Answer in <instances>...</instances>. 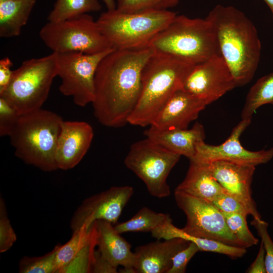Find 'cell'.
Returning a JSON list of instances; mask_svg holds the SVG:
<instances>
[{"mask_svg":"<svg viewBox=\"0 0 273 273\" xmlns=\"http://www.w3.org/2000/svg\"><path fill=\"white\" fill-rule=\"evenodd\" d=\"M206 106L200 99L179 89L166 102L150 126L158 130L187 128Z\"/></svg>","mask_w":273,"mask_h":273,"instance_id":"ac0fdd59","label":"cell"},{"mask_svg":"<svg viewBox=\"0 0 273 273\" xmlns=\"http://www.w3.org/2000/svg\"><path fill=\"white\" fill-rule=\"evenodd\" d=\"M172 221L168 214L156 212L144 207L127 221L114 226L121 234L126 232H152L163 225Z\"/></svg>","mask_w":273,"mask_h":273,"instance_id":"d4e9b609","label":"cell"},{"mask_svg":"<svg viewBox=\"0 0 273 273\" xmlns=\"http://www.w3.org/2000/svg\"><path fill=\"white\" fill-rule=\"evenodd\" d=\"M200 251L198 246L193 242L178 252L172 258V265L167 273H185L188 263L192 258Z\"/></svg>","mask_w":273,"mask_h":273,"instance_id":"e575fe53","label":"cell"},{"mask_svg":"<svg viewBox=\"0 0 273 273\" xmlns=\"http://www.w3.org/2000/svg\"><path fill=\"white\" fill-rule=\"evenodd\" d=\"M56 246L51 252L39 257L25 256L19 263L20 273H54L56 272Z\"/></svg>","mask_w":273,"mask_h":273,"instance_id":"f546056e","label":"cell"},{"mask_svg":"<svg viewBox=\"0 0 273 273\" xmlns=\"http://www.w3.org/2000/svg\"><path fill=\"white\" fill-rule=\"evenodd\" d=\"M39 35L53 52L94 54L114 49L101 31L97 21L87 14L62 21L48 22Z\"/></svg>","mask_w":273,"mask_h":273,"instance_id":"ba28073f","label":"cell"},{"mask_svg":"<svg viewBox=\"0 0 273 273\" xmlns=\"http://www.w3.org/2000/svg\"><path fill=\"white\" fill-rule=\"evenodd\" d=\"M101 9L98 0H57L47 19L48 22H60Z\"/></svg>","mask_w":273,"mask_h":273,"instance_id":"4316f807","label":"cell"},{"mask_svg":"<svg viewBox=\"0 0 273 273\" xmlns=\"http://www.w3.org/2000/svg\"><path fill=\"white\" fill-rule=\"evenodd\" d=\"M177 14L169 10L125 13L107 10L97 23L104 35L116 50H140L165 28Z\"/></svg>","mask_w":273,"mask_h":273,"instance_id":"8992f818","label":"cell"},{"mask_svg":"<svg viewBox=\"0 0 273 273\" xmlns=\"http://www.w3.org/2000/svg\"><path fill=\"white\" fill-rule=\"evenodd\" d=\"M179 0H117L116 9L125 13L162 11L175 7Z\"/></svg>","mask_w":273,"mask_h":273,"instance_id":"83f0119b","label":"cell"},{"mask_svg":"<svg viewBox=\"0 0 273 273\" xmlns=\"http://www.w3.org/2000/svg\"><path fill=\"white\" fill-rule=\"evenodd\" d=\"M248 273H266L265 263V250L262 242L260 245L259 249L257 256L247 269Z\"/></svg>","mask_w":273,"mask_h":273,"instance_id":"8d00e7d4","label":"cell"},{"mask_svg":"<svg viewBox=\"0 0 273 273\" xmlns=\"http://www.w3.org/2000/svg\"><path fill=\"white\" fill-rule=\"evenodd\" d=\"M114 49L94 54L78 52L57 53V76L61 80L60 92L65 96L71 97L74 104L78 106L84 107L92 103L98 66Z\"/></svg>","mask_w":273,"mask_h":273,"instance_id":"30bf717a","label":"cell"},{"mask_svg":"<svg viewBox=\"0 0 273 273\" xmlns=\"http://www.w3.org/2000/svg\"><path fill=\"white\" fill-rule=\"evenodd\" d=\"M105 4L107 10H113L116 9V5L114 0H102Z\"/></svg>","mask_w":273,"mask_h":273,"instance_id":"74e56055","label":"cell"},{"mask_svg":"<svg viewBox=\"0 0 273 273\" xmlns=\"http://www.w3.org/2000/svg\"><path fill=\"white\" fill-rule=\"evenodd\" d=\"M189 243L176 238L163 241L158 240L137 247L134 252V273H167L172 258Z\"/></svg>","mask_w":273,"mask_h":273,"instance_id":"d6986e66","label":"cell"},{"mask_svg":"<svg viewBox=\"0 0 273 273\" xmlns=\"http://www.w3.org/2000/svg\"><path fill=\"white\" fill-rule=\"evenodd\" d=\"M232 74L220 55L195 65L182 88L209 105L236 87Z\"/></svg>","mask_w":273,"mask_h":273,"instance_id":"7c38bea8","label":"cell"},{"mask_svg":"<svg viewBox=\"0 0 273 273\" xmlns=\"http://www.w3.org/2000/svg\"><path fill=\"white\" fill-rule=\"evenodd\" d=\"M95 222L97 231L98 251L95 252L94 272H117L118 266L124 272L133 271L134 252L131 245L115 229L112 223L105 220Z\"/></svg>","mask_w":273,"mask_h":273,"instance_id":"9a60e30c","label":"cell"},{"mask_svg":"<svg viewBox=\"0 0 273 273\" xmlns=\"http://www.w3.org/2000/svg\"><path fill=\"white\" fill-rule=\"evenodd\" d=\"M222 213L230 230L243 247L247 248L258 244V240L249 229L247 221L248 215L239 213Z\"/></svg>","mask_w":273,"mask_h":273,"instance_id":"f1b7e54d","label":"cell"},{"mask_svg":"<svg viewBox=\"0 0 273 273\" xmlns=\"http://www.w3.org/2000/svg\"><path fill=\"white\" fill-rule=\"evenodd\" d=\"M17 240L15 232L8 216L4 199H0V252L9 250Z\"/></svg>","mask_w":273,"mask_h":273,"instance_id":"4dcf8cb0","label":"cell"},{"mask_svg":"<svg viewBox=\"0 0 273 273\" xmlns=\"http://www.w3.org/2000/svg\"><path fill=\"white\" fill-rule=\"evenodd\" d=\"M133 192L129 186H114L85 199L71 217V230L74 232L83 225L89 228L98 220L115 224Z\"/></svg>","mask_w":273,"mask_h":273,"instance_id":"4fadbf2b","label":"cell"},{"mask_svg":"<svg viewBox=\"0 0 273 273\" xmlns=\"http://www.w3.org/2000/svg\"><path fill=\"white\" fill-rule=\"evenodd\" d=\"M0 1H6V0H0Z\"/></svg>","mask_w":273,"mask_h":273,"instance_id":"ab89813d","label":"cell"},{"mask_svg":"<svg viewBox=\"0 0 273 273\" xmlns=\"http://www.w3.org/2000/svg\"><path fill=\"white\" fill-rule=\"evenodd\" d=\"M251 223L261 238L264 248L266 273H273V241L268 232V223L261 219L253 218Z\"/></svg>","mask_w":273,"mask_h":273,"instance_id":"1f68e13d","label":"cell"},{"mask_svg":"<svg viewBox=\"0 0 273 273\" xmlns=\"http://www.w3.org/2000/svg\"><path fill=\"white\" fill-rule=\"evenodd\" d=\"M174 195L177 205L186 216L182 229L186 233L243 247L228 228L223 213L212 202L175 190Z\"/></svg>","mask_w":273,"mask_h":273,"instance_id":"8fae6325","label":"cell"},{"mask_svg":"<svg viewBox=\"0 0 273 273\" xmlns=\"http://www.w3.org/2000/svg\"><path fill=\"white\" fill-rule=\"evenodd\" d=\"M152 236L160 240H168L179 238L195 243L200 251L211 252L225 255L236 259L243 256L247 252L246 248L228 245L216 240L196 237L186 233L182 229L176 228L172 221L158 228L151 232Z\"/></svg>","mask_w":273,"mask_h":273,"instance_id":"603a6c76","label":"cell"},{"mask_svg":"<svg viewBox=\"0 0 273 273\" xmlns=\"http://www.w3.org/2000/svg\"><path fill=\"white\" fill-rule=\"evenodd\" d=\"M208 164L213 175L223 189L240 201L253 218L261 219L252 196L255 166L223 160Z\"/></svg>","mask_w":273,"mask_h":273,"instance_id":"2e32d148","label":"cell"},{"mask_svg":"<svg viewBox=\"0 0 273 273\" xmlns=\"http://www.w3.org/2000/svg\"><path fill=\"white\" fill-rule=\"evenodd\" d=\"M153 54L150 47L114 49L101 61L92 104L95 116L102 125L117 128L128 123L140 97L143 69Z\"/></svg>","mask_w":273,"mask_h":273,"instance_id":"6da1fadb","label":"cell"},{"mask_svg":"<svg viewBox=\"0 0 273 273\" xmlns=\"http://www.w3.org/2000/svg\"><path fill=\"white\" fill-rule=\"evenodd\" d=\"M144 134L157 144L189 159L194 156L197 144L204 141L206 136L203 125L198 122L190 129L158 130L150 127Z\"/></svg>","mask_w":273,"mask_h":273,"instance_id":"ffe728a7","label":"cell"},{"mask_svg":"<svg viewBox=\"0 0 273 273\" xmlns=\"http://www.w3.org/2000/svg\"><path fill=\"white\" fill-rule=\"evenodd\" d=\"M36 0L0 1V36L19 35L27 23Z\"/></svg>","mask_w":273,"mask_h":273,"instance_id":"cb8c5ba5","label":"cell"},{"mask_svg":"<svg viewBox=\"0 0 273 273\" xmlns=\"http://www.w3.org/2000/svg\"><path fill=\"white\" fill-rule=\"evenodd\" d=\"M20 114L6 101L0 98V135L8 136Z\"/></svg>","mask_w":273,"mask_h":273,"instance_id":"d6a6232c","label":"cell"},{"mask_svg":"<svg viewBox=\"0 0 273 273\" xmlns=\"http://www.w3.org/2000/svg\"><path fill=\"white\" fill-rule=\"evenodd\" d=\"M206 18L215 33L220 55L237 87L247 84L258 68L261 43L252 22L233 6L217 5Z\"/></svg>","mask_w":273,"mask_h":273,"instance_id":"7a4b0ae2","label":"cell"},{"mask_svg":"<svg viewBox=\"0 0 273 273\" xmlns=\"http://www.w3.org/2000/svg\"><path fill=\"white\" fill-rule=\"evenodd\" d=\"M63 121L57 113L41 108L21 114L8 135L15 155L44 171L58 169L56 150Z\"/></svg>","mask_w":273,"mask_h":273,"instance_id":"277c9868","label":"cell"},{"mask_svg":"<svg viewBox=\"0 0 273 273\" xmlns=\"http://www.w3.org/2000/svg\"><path fill=\"white\" fill-rule=\"evenodd\" d=\"M270 10L273 19V0H263Z\"/></svg>","mask_w":273,"mask_h":273,"instance_id":"f35d334b","label":"cell"},{"mask_svg":"<svg viewBox=\"0 0 273 273\" xmlns=\"http://www.w3.org/2000/svg\"><path fill=\"white\" fill-rule=\"evenodd\" d=\"M93 136L87 122L63 120L56 150L58 168L66 170L76 166L89 149Z\"/></svg>","mask_w":273,"mask_h":273,"instance_id":"e0dca14e","label":"cell"},{"mask_svg":"<svg viewBox=\"0 0 273 273\" xmlns=\"http://www.w3.org/2000/svg\"><path fill=\"white\" fill-rule=\"evenodd\" d=\"M175 190L211 202L225 191L213 175L208 163L191 160L184 179Z\"/></svg>","mask_w":273,"mask_h":273,"instance_id":"44dd1931","label":"cell"},{"mask_svg":"<svg viewBox=\"0 0 273 273\" xmlns=\"http://www.w3.org/2000/svg\"><path fill=\"white\" fill-rule=\"evenodd\" d=\"M97 243L95 222L89 228L83 225L73 232L71 239L67 243L62 246H56V272H62L74 259L87 252L94 251Z\"/></svg>","mask_w":273,"mask_h":273,"instance_id":"7402d4cb","label":"cell"},{"mask_svg":"<svg viewBox=\"0 0 273 273\" xmlns=\"http://www.w3.org/2000/svg\"><path fill=\"white\" fill-rule=\"evenodd\" d=\"M13 63L8 57L0 60V93L3 91L9 83L12 77L13 70L11 68Z\"/></svg>","mask_w":273,"mask_h":273,"instance_id":"d590c367","label":"cell"},{"mask_svg":"<svg viewBox=\"0 0 273 273\" xmlns=\"http://www.w3.org/2000/svg\"><path fill=\"white\" fill-rule=\"evenodd\" d=\"M195 66L182 58L153 52L143 69L140 97L128 123L150 125L169 99L182 88Z\"/></svg>","mask_w":273,"mask_h":273,"instance_id":"3957f363","label":"cell"},{"mask_svg":"<svg viewBox=\"0 0 273 273\" xmlns=\"http://www.w3.org/2000/svg\"><path fill=\"white\" fill-rule=\"evenodd\" d=\"M57 76V53L22 62L10 81L0 93L19 114L41 108L47 100L54 78Z\"/></svg>","mask_w":273,"mask_h":273,"instance_id":"52a82bcc","label":"cell"},{"mask_svg":"<svg viewBox=\"0 0 273 273\" xmlns=\"http://www.w3.org/2000/svg\"><path fill=\"white\" fill-rule=\"evenodd\" d=\"M251 121L242 119L233 129L229 137L220 145H209L204 141L199 143L194 156L189 160L205 163L223 160L255 167L267 163L273 157V148L252 151L244 148L240 143V136Z\"/></svg>","mask_w":273,"mask_h":273,"instance_id":"5bb4252c","label":"cell"},{"mask_svg":"<svg viewBox=\"0 0 273 273\" xmlns=\"http://www.w3.org/2000/svg\"><path fill=\"white\" fill-rule=\"evenodd\" d=\"M266 104L273 105V72L260 78L250 88L241 112L242 119L251 120L255 111Z\"/></svg>","mask_w":273,"mask_h":273,"instance_id":"484cf974","label":"cell"},{"mask_svg":"<svg viewBox=\"0 0 273 273\" xmlns=\"http://www.w3.org/2000/svg\"><path fill=\"white\" fill-rule=\"evenodd\" d=\"M212 203L223 213H239L250 215L249 211L240 201L225 191L218 195Z\"/></svg>","mask_w":273,"mask_h":273,"instance_id":"836d02e7","label":"cell"},{"mask_svg":"<svg viewBox=\"0 0 273 273\" xmlns=\"http://www.w3.org/2000/svg\"><path fill=\"white\" fill-rule=\"evenodd\" d=\"M180 156L146 138L131 145L124 162L151 195L163 198L170 194L167 178Z\"/></svg>","mask_w":273,"mask_h":273,"instance_id":"9c48e42d","label":"cell"},{"mask_svg":"<svg viewBox=\"0 0 273 273\" xmlns=\"http://www.w3.org/2000/svg\"><path fill=\"white\" fill-rule=\"evenodd\" d=\"M148 47L155 53L174 56L195 65L220 55L211 23L206 18H191L183 15H176Z\"/></svg>","mask_w":273,"mask_h":273,"instance_id":"5b68a950","label":"cell"}]
</instances>
